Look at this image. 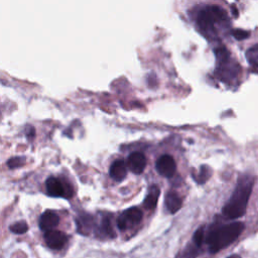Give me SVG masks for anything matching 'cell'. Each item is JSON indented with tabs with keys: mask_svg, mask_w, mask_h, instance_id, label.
I'll return each instance as SVG.
<instances>
[{
	"mask_svg": "<svg viewBox=\"0 0 258 258\" xmlns=\"http://www.w3.org/2000/svg\"><path fill=\"white\" fill-rule=\"evenodd\" d=\"M204 238H205V228L204 227H200L194 234L193 236V243L197 246V247H201V245L204 242Z\"/></svg>",
	"mask_w": 258,
	"mask_h": 258,
	"instance_id": "d6986e66",
	"label": "cell"
},
{
	"mask_svg": "<svg viewBox=\"0 0 258 258\" xmlns=\"http://www.w3.org/2000/svg\"><path fill=\"white\" fill-rule=\"evenodd\" d=\"M28 230H29V226L24 221L17 222L11 226V231L15 234H25L26 232H28Z\"/></svg>",
	"mask_w": 258,
	"mask_h": 258,
	"instance_id": "ac0fdd59",
	"label": "cell"
},
{
	"mask_svg": "<svg viewBox=\"0 0 258 258\" xmlns=\"http://www.w3.org/2000/svg\"><path fill=\"white\" fill-rule=\"evenodd\" d=\"M60 222V218L57 213L53 211H46L40 219V227L42 230L48 232L54 230Z\"/></svg>",
	"mask_w": 258,
	"mask_h": 258,
	"instance_id": "9c48e42d",
	"label": "cell"
},
{
	"mask_svg": "<svg viewBox=\"0 0 258 258\" xmlns=\"http://www.w3.org/2000/svg\"><path fill=\"white\" fill-rule=\"evenodd\" d=\"M109 173H110V177L114 181L116 182L123 181L127 176V167L125 165V162L123 160L115 161L111 165Z\"/></svg>",
	"mask_w": 258,
	"mask_h": 258,
	"instance_id": "30bf717a",
	"label": "cell"
},
{
	"mask_svg": "<svg viewBox=\"0 0 258 258\" xmlns=\"http://www.w3.org/2000/svg\"><path fill=\"white\" fill-rule=\"evenodd\" d=\"M227 258H241L239 255H237V254H232V255H230L229 257H227Z\"/></svg>",
	"mask_w": 258,
	"mask_h": 258,
	"instance_id": "603a6c76",
	"label": "cell"
},
{
	"mask_svg": "<svg viewBox=\"0 0 258 258\" xmlns=\"http://www.w3.org/2000/svg\"><path fill=\"white\" fill-rule=\"evenodd\" d=\"M245 226L242 222H233L226 225L214 227L206 237V243L211 253H216L228 247L243 232Z\"/></svg>",
	"mask_w": 258,
	"mask_h": 258,
	"instance_id": "6da1fadb",
	"label": "cell"
},
{
	"mask_svg": "<svg viewBox=\"0 0 258 258\" xmlns=\"http://www.w3.org/2000/svg\"><path fill=\"white\" fill-rule=\"evenodd\" d=\"M199 247H197L194 243L193 244H189L184 250H182L177 258H197L198 256V252H199Z\"/></svg>",
	"mask_w": 258,
	"mask_h": 258,
	"instance_id": "9a60e30c",
	"label": "cell"
},
{
	"mask_svg": "<svg viewBox=\"0 0 258 258\" xmlns=\"http://www.w3.org/2000/svg\"><path fill=\"white\" fill-rule=\"evenodd\" d=\"M47 192L50 196L53 197H65L71 198L73 192L69 190V187L65 185L61 180L57 178H50L46 183Z\"/></svg>",
	"mask_w": 258,
	"mask_h": 258,
	"instance_id": "5b68a950",
	"label": "cell"
},
{
	"mask_svg": "<svg viewBox=\"0 0 258 258\" xmlns=\"http://www.w3.org/2000/svg\"><path fill=\"white\" fill-rule=\"evenodd\" d=\"M156 168L158 173L166 178H172L176 174L177 165L173 157L169 155H165L161 157L156 164Z\"/></svg>",
	"mask_w": 258,
	"mask_h": 258,
	"instance_id": "8992f818",
	"label": "cell"
},
{
	"mask_svg": "<svg viewBox=\"0 0 258 258\" xmlns=\"http://www.w3.org/2000/svg\"><path fill=\"white\" fill-rule=\"evenodd\" d=\"M98 232L99 234H101L102 236H106L109 238H113L115 237V232L113 230L112 224H111V220L109 219V217H104L101 221V224L98 228Z\"/></svg>",
	"mask_w": 258,
	"mask_h": 258,
	"instance_id": "5bb4252c",
	"label": "cell"
},
{
	"mask_svg": "<svg viewBox=\"0 0 258 258\" xmlns=\"http://www.w3.org/2000/svg\"><path fill=\"white\" fill-rule=\"evenodd\" d=\"M78 231L83 235H89L94 228V219L89 215H83L77 220Z\"/></svg>",
	"mask_w": 258,
	"mask_h": 258,
	"instance_id": "7c38bea8",
	"label": "cell"
},
{
	"mask_svg": "<svg viewBox=\"0 0 258 258\" xmlns=\"http://www.w3.org/2000/svg\"><path fill=\"white\" fill-rule=\"evenodd\" d=\"M143 220V212L137 208H129L124 211L117 220V226L120 230L124 231L139 225Z\"/></svg>",
	"mask_w": 258,
	"mask_h": 258,
	"instance_id": "277c9868",
	"label": "cell"
},
{
	"mask_svg": "<svg viewBox=\"0 0 258 258\" xmlns=\"http://www.w3.org/2000/svg\"><path fill=\"white\" fill-rule=\"evenodd\" d=\"M210 178V169L207 166H202L200 173L198 175H194V179L198 184H205Z\"/></svg>",
	"mask_w": 258,
	"mask_h": 258,
	"instance_id": "e0dca14e",
	"label": "cell"
},
{
	"mask_svg": "<svg viewBox=\"0 0 258 258\" xmlns=\"http://www.w3.org/2000/svg\"><path fill=\"white\" fill-rule=\"evenodd\" d=\"M246 58L249 64L258 70V46L249 49L246 53Z\"/></svg>",
	"mask_w": 258,
	"mask_h": 258,
	"instance_id": "2e32d148",
	"label": "cell"
},
{
	"mask_svg": "<svg viewBox=\"0 0 258 258\" xmlns=\"http://www.w3.org/2000/svg\"><path fill=\"white\" fill-rule=\"evenodd\" d=\"M160 194H161V190L159 187H157L156 185L153 186L150 191H149V194L145 200V207L148 209V210H154L156 207H157V204H158V201H159V197H160Z\"/></svg>",
	"mask_w": 258,
	"mask_h": 258,
	"instance_id": "4fadbf2b",
	"label": "cell"
},
{
	"mask_svg": "<svg viewBox=\"0 0 258 258\" xmlns=\"http://www.w3.org/2000/svg\"><path fill=\"white\" fill-rule=\"evenodd\" d=\"M227 20V14L218 7H209L201 11L198 16V26L204 32H213L217 23Z\"/></svg>",
	"mask_w": 258,
	"mask_h": 258,
	"instance_id": "3957f363",
	"label": "cell"
},
{
	"mask_svg": "<svg viewBox=\"0 0 258 258\" xmlns=\"http://www.w3.org/2000/svg\"><path fill=\"white\" fill-rule=\"evenodd\" d=\"M45 241L47 245L55 250L62 249L65 244L68 241V237L65 233L58 231V230H52L45 233Z\"/></svg>",
	"mask_w": 258,
	"mask_h": 258,
	"instance_id": "52a82bcc",
	"label": "cell"
},
{
	"mask_svg": "<svg viewBox=\"0 0 258 258\" xmlns=\"http://www.w3.org/2000/svg\"><path fill=\"white\" fill-rule=\"evenodd\" d=\"M232 13H233V15H234V17H235V18H237V17H238V15H239V14H238L237 9H236V8H234V7L232 8Z\"/></svg>",
	"mask_w": 258,
	"mask_h": 258,
	"instance_id": "7402d4cb",
	"label": "cell"
},
{
	"mask_svg": "<svg viewBox=\"0 0 258 258\" xmlns=\"http://www.w3.org/2000/svg\"><path fill=\"white\" fill-rule=\"evenodd\" d=\"M252 185L253 183L250 181L240 180L232 197L222 209V213L227 219H237L245 214L252 191Z\"/></svg>",
	"mask_w": 258,
	"mask_h": 258,
	"instance_id": "7a4b0ae2",
	"label": "cell"
},
{
	"mask_svg": "<svg viewBox=\"0 0 258 258\" xmlns=\"http://www.w3.org/2000/svg\"><path fill=\"white\" fill-rule=\"evenodd\" d=\"M24 161H25V160L22 159V158H14V159H12V160L9 161L8 165H9V167H10L11 169H16V168H19V167L23 166L24 163H25Z\"/></svg>",
	"mask_w": 258,
	"mask_h": 258,
	"instance_id": "44dd1931",
	"label": "cell"
},
{
	"mask_svg": "<svg viewBox=\"0 0 258 258\" xmlns=\"http://www.w3.org/2000/svg\"><path fill=\"white\" fill-rule=\"evenodd\" d=\"M183 202L180 196L175 192H169L166 196V207L170 213L175 214L182 208Z\"/></svg>",
	"mask_w": 258,
	"mask_h": 258,
	"instance_id": "8fae6325",
	"label": "cell"
},
{
	"mask_svg": "<svg viewBox=\"0 0 258 258\" xmlns=\"http://www.w3.org/2000/svg\"><path fill=\"white\" fill-rule=\"evenodd\" d=\"M232 36L238 41H243V40H246L247 38H249L250 34L243 30H234L232 32Z\"/></svg>",
	"mask_w": 258,
	"mask_h": 258,
	"instance_id": "ffe728a7",
	"label": "cell"
},
{
	"mask_svg": "<svg viewBox=\"0 0 258 258\" xmlns=\"http://www.w3.org/2000/svg\"><path fill=\"white\" fill-rule=\"evenodd\" d=\"M129 170L136 175H141L147 167V159L144 154L140 152L133 153L127 161Z\"/></svg>",
	"mask_w": 258,
	"mask_h": 258,
	"instance_id": "ba28073f",
	"label": "cell"
}]
</instances>
